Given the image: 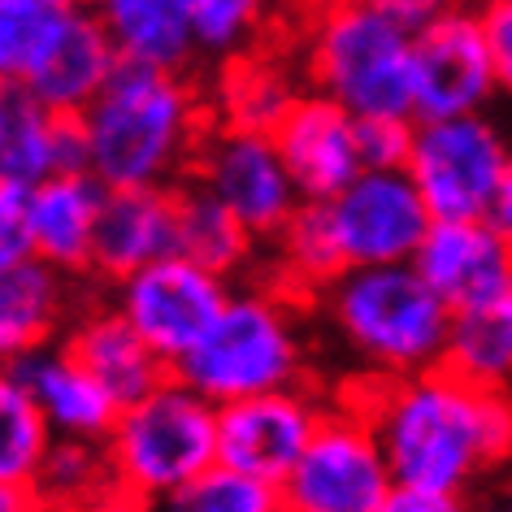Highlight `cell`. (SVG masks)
Wrapping results in <instances>:
<instances>
[{
	"mask_svg": "<svg viewBox=\"0 0 512 512\" xmlns=\"http://www.w3.org/2000/svg\"><path fill=\"white\" fill-rule=\"evenodd\" d=\"M348 400L365 408L400 486L469 495L512 460V395L443 365L413 378H361Z\"/></svg>",
	"mask_w": 512,
	"mask_h": 512,
	"instance_id": "1",
	"label": "cell"
},
{
	"mask_svg": "<svg viewBox=\"0 0 512 512\" xmlns=\"http://www.w3.org/2000/svg\"><path fill=\"white\" fill-rule=\"evenodd\" d=\"M83 126L92 174L109 191L178 187L191 174L200 139L209 135L183 74L139 61H118L105 92L87 105Z\"/></svg>",
	"mask_w": 512,
	"mask_h": 512,
	"instance_id": "2",
	"label": "cell"
},
{
	"mask_svg": "<svg viewBox=\"0 0 512 512\" xmlns=\"http://www.w3.org/2000/svg\"><path fill=\"white\" fill-rule=\"evenodd\" d=\"M317 304L365 378H413L443 365L452 309L413 261L339 274Z\"/></svg>",
	"mask_w": 512,
	"mask_h": 512,
	"instance_id": "3",
	"label": "cell"
},
{
	"mask_svg": "<svg viewBox=\"0 0 512 512\" xmlns=\"http://www.w3.org/2000/svg\"><path fill=\"white\" fill-rule=\"evenodd\" d=\"M309 83L352 118H413V35L378 0H313Z\"/></svg>",
	"mask_w": 512,
	"mask_h": 512,
	"instance_id": "4",
	"label": "cell"
},
{
	"mask_svg": "<svg viewBox=\"0 0 512 512\" xmlns=\"http://www.w3.org/2000/svg\"><path fill=\"white\" fill-rule=\"evenodd\" d=\"M296 304L300 300L283 296L278 287L230 291L222 317L174 365V374L217 408L265 391L309 387Z\"/></svg>",
	"mask_w": 512,
	"mask_h": 512,
	"instance_id": "5",
	"label": "cell"
},
{
	"mask_svg": "<svg viewBox=\"0 0 512 512\" xmlns=\"http://www.w3.org/2000/svg\"><path fill=\"white\" fill-rule=\"evenodd\" d=\"M105 447L122 495L161 508L217 465V404L170 374L157 391L122 408Z\"/></svg>",
	"mask_w": 512,
	"mask_h": 512,
	"instance_id": "6",
	"label": "cell"
},
{
	"mask_svg": "<svg viewBox=\"0 0 512 512\" xmlns=\"http://www.w3.org/2000/svg\"><path fill=\"white\" fill-rule=\"evenodd\" d=\"M512 157V131L486 113H460V118L417 122L408 178L417 183L421 200L434 222L456 217H486L499 191V178Z\"/></svg>",
	"mask_w": 512,
	"mask_h": 512,
	"instance_id": "7",
	"label": "cell"
},
{
	"mask_svg": "<svg viewBox=\"0 0 512 512\" xmlns=\"http://www.w3.org/2000/svg\"><path fill=\"white\" fill-rule=\"evenodd\" d=\"M391 486V465L365 408L343 395L326 408L309 452L278 491L283 512H378Z\"/></svg>",
	"mask_w": 512,
	"mask_h": 512,
	"instance_id": "8",
	"label": "cell"
},
{
	"mask_svg": "<svg viewBox=\"0 0 512 512\" xmlns=\"http://www.w3.org/2000/svg\"><path fill=\"white\" fill-rule=\"evenodd\" d=\"M187 178H196L204 191H213L252 230V239L261 248L283 235V226L304 204L283 165V152H278L274 135L243 131V126H217V131L209 126Z\"/></svg>",
	"mask_w": 512,
	"mask_h": 512,
	"instance_id": "9",
	"label": "cell"
},
{
	"mask_svg": "<svg viewBox=\"0 0 512 512\" xmlns=\"http://www.w3.org/2000/svg\"><path fill=\"white\" fill-rule=\"evenodd\" d=\"M230 291L235 287L226 278L174 252L113 283V304L139 330V339L174 369L222 317Z\"/></svg>",
	"mask_w": 512,
	"mask_h": 512,
	"instance_id": "10",
	"label": "cell"
},
{
	"mask_svg": "<svg viewBox=\"0 0 512 512\" xmlns=\"http://www.w3.org/2000/svg\"><path fill=\"white\" fill-rule=\"evenodd\" d=\"M499 100L495 53L486 22L473 9H443L413 35V118H460L486 113Z\"/></svg>",
	"mask_w": 512,
	"mask_h": 512,
	"instance_id": "11",
	"label": "cell"
},
{
	"mask_svg": "<svg viewBox=\"0 0 512 512\" xmlns=\"http://www.w3.org/2000/svg\"><path fill=\"white\" fill-rule=\"evenodd\" d=\"M326 213L348 270L408 265L434 226L408 170H365L335 200H326Z\"/></svg>",
	"mask_w": 512,
	"mask_h": 512,
	"instance_id": "12",
	"label": "cell"
},
{
	"mask_svg": "<svg viewBox=\"0 0 512 512\" xmlns=\"http://www.w3.org/2000/svg\"><path fill=\"white\" fill-rule=\"evenodd\" d=\"M326 408L309 387L265 391L217 408V465L283 486L309 452Z\"/></svg>",
	"mask_w": 512,
	"mask_h": 512,
	"instance_id": "13",
	"label": "cell"
},
{
	"mask_svg": "<svg viewBox=\"0 0 512 512\" xmlns=\"http://www.w3.org/2000/svg\"><path fill=\"white\" fill-rule=\"evenodd\" d=\"M270 135L283 152L300 200H335L343 187L365 174L361 148H356V118L317 92L300 96Z\"/></svg>",
	"mask_w": 512,
	"mask_h": 512,
	"instance_id": "14",
	"label": "cell"
},
{
	"mask_svg": "<svg viewBox=\"0 0 512 512\" xmlns=\"http://www.w3.org/2000/svg\"><path fill=\"white\" fill-rule=\"evenodd\" d=\"M83 283L92 278L61 274L40 256L0 270V365H18L66 339L74 317L87 309V300H79Z\"/></svg>",
	"mask_w": 512,
	"mask_h": 512,
	"instance_id": "15",
	"label": "cell"
},
{
	"mask_svg": "<svg viewBox=\"0 0 512 512\" xmlns=\"http://www.w3.org/2000/svg\"><path fill=\"white\" fill-rule=\"evenodd\" d=\"M413 265L456 313L512 283V243H504L486 217H456L426 230Z\"/></svg>",
	"mask_w": 512,
	"mask_h": 512,
	"instance_id": "16",
	"label": "cell"
},
{
	"mask_svg": "<svg viewBox=\"0 0 512 512\" xmlns=\"http://www.w3.org/2000/svg\"><path fill=\"white\" fill-rule=\"evenodd\" d=\"M178 252V213L174 187L105 191L92 243V278L122 283L135 270Z\"/></svg>",
	"mask_w": 512,
	"mask_h": 512,
	"instance_id": "17",
	"label": "cell"
},
{
	"mask_svg": "<svg viewBox=\"0 0 512 512\" xmlns=\"http://www.w3.org/2000/svg\"><path fill=\"white\" fill-rule=\"evenodd\" d=\"M118 48H113L105 22L96 18V9L83 5L70 14V22L53 35V44L44 48V57L31 66L22 83L44 100L53 113H87V105L105 92L109 74L118 70Z\"/></svg>",
	"mask_w": 512,
	"mask_h": 512,
	"instance_id": "18",
	"label": "cell"
},
{
	"mask_svg": "<svg viewBox=\"0 0 512 512\" xmlns=\"http://www.w3.org/2000/svg\"><path fill=\"white\" fill-rule=\"evenodd\" d=\"M14 369L31 387L35 404H40V413L48 417L57 439H92V443L109 439L122 404L113 400L92 369L66 348V339L27 356V361H18Z\"/></svg>",
	"mask_w": 512,
	"mask_h": 512,
	"instance_id": "19",
	"label": "cell"
},
{
	"mask_svg": "<svg viewBox=\"0 0 512 512\" xmlns=\"http://www.w3.org/2000/svg\"><path fill=\"white\" fill-rule=\"evenodd\" d=\"M66 348L100 378L113 400L122 408L144 400L148 391H157L165 378L174 374L157 352L139 339V330L118 313V304H87L66 330Z\"/></svg>",
	"mask_w": 512,
	"mask_h": 512,
	"instance_id": "20",
	"label": "cell"
},
{
	"mask_svg": "<svg viewBox=\"0 0 512 512\" xmlns=\"http://www.w3.org/2000/svg\"><path fill=\"white\" fill-rule=\"evenodd\" d=\"M105 183L96 174H53L31 187L35 256L61 274L92 278L96 217L105 204Z\"/></svg>",
	"mask_w": 512,
	"mask_h": 512,
	"instance_id": "21",
	"label": "cell"
},
{
	"mask_svg": "<svg viewBox=\"0 0 512 512\" xmlns=\"http://www.w3.org/2000/svg\"><path fill=\"white\" fill-rule=\"evenodd\" d=\"M87 5L105 22L122 61L187 74L191 57L200 53L183 0H87Z\"/></svg>",
	"mask_w": 512,
	"mask_h": 512,
	"instance_id": "22",
	"label": "cell"
},
{
	"mask_svg": "<svg viewBox=\"0 0 512 512\" xmlns=\"http://www.w3.org/2000/svg\"><path fill=\"white\" fill-rule=\"evenodd\" d=\"M174 213H178V256L204 265L217 278L248 274L261 243L252 239V230L226 209L213 191H204L196 178H183L174 187Z\"/></svg>",
	"mask_w": 512,
	"mask_h": 512,
	"instance_id": "23",
	"label": "cell"
},
{
	"mask_svg": "<svg viewBox=\"0 0 512 512\" xmlns=\"http://www.w3.org/2000/svg\"><path fill=\"white\" fill-rule=\"evenodd\" d=\"M443 369L491 391H512V283L452 313Z\"/></svg>",
	"mask_w": 512,
	"mask_h": 512,
	"instance_id": "24",
	"label": "cell"
},
{
	"mask_svg": "<svg viewBox=\"0 0 512 512\" xmlns=\"http://www.w3.org/2000/svg\"><path fill=\"white\" fill-rule=\"evenodd\" d=\"M31 491L44 512H105L126 499L109 447L92 439H57Z\"/></svg>",
	"mask_w": 512,
	"mask_h": 512,
	"instance_id": "25",
	"label": "cell"
},
{
	"mask_svg": "<svg viewBox=\"0 0 512 512\" xmlns=\"http://www.w3.org/2000/svg\"><path fill=\"white\" fill-rule=\"evenodd\" d=\"M53 122L57 113L27 83L0 79V183L35 187L53 178Z\"/></svg>",
	"mask_w": 512,
	"mask_h": 512,
	"instance_id": "26",
	"label": "cell"
},
{
	"mask_svg": "<svg viewBox=\"0 0 512 512\" xmlns=\"http://www.w3.org/2000/svg\"><path fill=\"white\" fill-rule=\"evenodd\" d=\"M57 434L14 365H0V482L35 486Z\"/></svg>",
	"mask_w": 512,
	"mask_h": 512,
	"instance_id": "27",
	"label": "cell"
},
{
	"mask_svg": "<svg viewBox=\"0 0 512 512\" xmlns=\"http://www.w3.org/2000/svg\"><path fill=\"white\" fill-rule=\"evenodd\" d=\"M83 0H0V79H27Z\"/></svg>",
	"mask_w": 512,
	"mask_h": 512,
	"instance_id": "28",
	"label": "cell"
},
{
	"mask_svg": "<svg viewBox=\"0 0 512 512\" xmlns=\"http://www.w3.org/2000/svg\"><path fill=\"white\" fill-rule=\"evenodd\" d=\"M157 512H283V491L239 469L213 465L191 486L165 499Z\"/></svg>",
	"mask_w": 512,
	"mask_h": 512,
	"instance_id": "29",
	"label": "cell"
},
{
	"mask_svg": "<svg viewBox=\"0 0 512 512\" xmlns=\"http://www.w3.org/2000/svg\"><path fill=\"white\" fill-rule=\"evenodd\" d=\"M296 100L300 96L283 83L278 70H261V66L239 61V66L230 70V87H226V113H230L226 126H243V131L270 135Z\"/></svg>",
	"mask_w": 512,
	"mask_h": 512,
	"instance_id": "30",
	"label": "cell"
},
{
	"mask_svg": "<svg viewBox=\"0 0 512 512\" xmlns=\"http://www.w3.org/2000/svg\"><path fill=\"white\" fill-rule=\"evenodd\" d=\"M183 5H187L191 35H196L200 53L230 57L252 44L270 0H183Z\"/></svg>",
	"mask_w": 512,
	"mask_h": 512,
	"instance_id": "31",
	"label": "cell"
},
{
	"mask_svg": "<svg viewBox=\"0 0 512 512\" xmlns=\"http://www.w3.org/2000/svg\"><path fill=\"white\" fill-rule=\"evenodd\" d=\"M417 118H356V148L365 170H404L413 157Z\"/></svg>",
	"mask_w": 512,
	"mask_h": 512,
	"instance_id": "32",
	"label": "cell"
},
{
	"mask_svg": "<svg viewBox=\"0 0 512 512\" xmlns=\"http://www.w3.org/2000/svg\"><path fill=\"white\" fill-rule=\"evenodd\" d=\"M35 256V230H31V187L0 183V270Z\"/></svg>",
	"mask_w": 512,
	"mask_h": 512,
	"instance_id": "33",
	"label": "cell"
},
{
	"mask_svg": "<svg viewBox=\"0 0 512 512\" xmlns=\"http://www.w3.org/2000/svg\"><path fill=\"white\" fill-rule=\"evenodd\" d=\"M486 40L495 53V74H499V100L512 105V0H491L482 9Z\"/></svg>",
	"mask_w": 512,
	"mask_h": 512,
	"instance_id": "34",
	"label": "cell"
},
{
	"mask_svg": "<svg viewBox=\"0 0 512 512\" xmlns=\"http://www.w3.org/2000/svg\"><path fill=\"white\" fill-rule=\"evenodd\" d=\"M378 512H478V508H473L469 495L426 491V486H400V482H395Z\"/></svg>",
	"mask_w": 512,
	"mask_h": 512,
	"instance_id": "35",
	"label": "cell"
},
{
	"mask_svg": "<svg viewBox=\"0 0 512 512\" xmlns=\"http://www.w3.org/2000/svg\"><path fill=\"white\" fill-rule=\"evenodd\" d=\"M387 14L400 22V27L408 31V35H417V31H426L434 18L443 14V0H378Z\"/></svg>",
	"mask_w": 512,
	"mask_h": 512,
	"instance_id": "36",
	"label": "cell"
},
{
	"mask_svg": "<svg viewBox=\"0 0 512 512\" xmlns=\"http://www.w3.org/2000/svg\"><path fill=\"white\" fill-rule=\"evenodd\" d=\"M486 222H491L499 235H504V243H512V157H508L504 178H499V191H495V200H491V213H486Z\"/></svg>",
	"mask_w": 512,
	"mask_h": 512,
	"instance_id": "37",
	"label": "cell"
},
{
	"mask_svg": "<svg viewBox=\"0 0 512 512\" xmlns=\"http://www.w3.org/2000/svg\"><path fill=\"white\" fill-rule=\"evenodd\" d=\"M0 512H44V508H40V499H35L31 486L0 482Z\"/></svg>",
	"mask_w": 512,
	"mask_h": 512,
	"instance_id": "38",
	"label": "cell"
},
{
	"mask_svg": "<svg viewBox=\"0 0 512 512\" xmlns=\"http://www.w3.org/2000/svg\"><path fill=\"white\" fill-rule=\"evenodd\" d=\"M473 508H478V512H512V478L495 482L491 491H486V495H482Z\"/></svg>",
	"mask_w": 512,
	"mask_h": 512,
	"instance_id": "39",
	"label": "cell"
},
{
	"mask_svg": "<svg viewBox=\"0 0 512 512\" xmlns=\"http://www.w3.org/2000/svg\"><path fill=\"white\" fill-rule=\"evenodd\" d=\"M486 5H491V0H443V9H473V14H482Z\"/></svg>",
	"mask_w": 512,
	"mask_h": 512,
	"instance_id": "40",
	"label": "cell"
},
{
	"mask_svg": "<svg viewBox=\"0 0 512 512\" xmlns=\"http://www.w3.org/2000/svg\"><path fill=\"white\" fill-rule=\"evenodd\" d=\"M105 512H157V508H144V504H131V499H122V504H113Z\"/></svg>",
	"mask_w": 512,
	"mask_h": 512,
	"instance_id": "41",
	"label": "cell"
},
{
	"mask_svg": "<svg viewBox=\"0 0 512 512\" xmlns=\"http://www.w3.org/2000/svg\"><path fill=\"white\" fill-rule=\"evenodd\" d=\"M326 5H335V0H326Z\"/></svg>",
	"mask_w": 512,
	"mask_h": 512,
	"instance_id": "42",
	"label": "cell"
}]
</instances>
